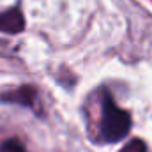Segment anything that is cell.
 I'll use <instances>...</instances> for the list:
<instances>
[{"label":"cell","instance_id":"obj_1","mask_svg":"<svg viewBox=\"0 0 152 152\" xmlns=\"http://www.w3.org/2000/svg\"><path fill=\"white\" fill-rule=\"evenodd\" d=\"M131 127V117L126 110L118 108L112 101L110 96L104 97L103 103V120H101V131L103 136L108 142H118L122 140Z\"/></svg>","mask_w":152,"mask_h":152},{"label":"cell","instance_id":"obj_2","mask_svg":"<svg viewBox=\"0 0 152 152\" xmlns=\"http://www.w3.org/2000/svg\"><path fill=\"white\" fill-rule=\"evenodd\" d=\"M25 28V18L20 9L12 7L0 14V30L7 34H18Z\"/></svg>","mask_w":152,"mask_h":152},{"label":"cell","instance_id":"obj_3","mask_svg":"<svg viewBox=\"0 0 152 152\" xmlns=\"http://www.w3.org/2000/svg\"><path fill=\"white\" fill-rule=\"evenodd\" d=\"M2 101L9 103H20V104H32L36 99V90L32 87H20L18 90H12L9 94H4L0 97Z\"/></svg>","mask_w":152,"mask_h":152},{"label":"cell","instance_id":"obj_4","mask_svg":"<svg viewBox=\"0 0 152 152\" xmlns=\"http://www.w3.org/2000/svg\"><path fill=\"white\" fill-rule=\"evenodd\" d=\"M120 152H147V145H145L142 140L136 138V140H131Z\"/></svg>","mask_w":152,"mask_h":152},{"label":"cell","instance_id":"obj_5","mask_svg":"<svg viewBox=\"0 0 152 152\" xmlns=\"http://www.w3.org/2000/svg\"><path fill=\"white\" fill-rule=\"evenodd\" d=\"M0 152H25V149L18 142H7V143H4V147L0 149Z\"/></svg>","mask_w":152,"mask_h":152}]
</instances>
